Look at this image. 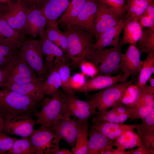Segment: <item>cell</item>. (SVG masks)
<instances>
[{"instance_id":"5b68a950","label":"cell","mask_w":154,"mask_h":154,"mask_svg":"<svg viewBox=\"0 0 154 154\" xmlns=\"http://www.w3.org/2000/svg\"><path fill=\"white\" fill-rule=\"evenodd\" d=\"M62 90L64 100L63 117H70L86 121L98 114L95 103L93 100H82L75 94H67Z\"/></svg>"},{"instance_id":"91938a15","label":"cell","mask_w":154,"mask_h":154,"mask_svg":"<svg viewBox=\"0 0 154 154\" xmlns=\"http://www.w3.org/2000/svg\"><path fill=\"white\" fill-rule=\"evenodd\" d=\"M14 1L13 0H0V3L9 5H11Z\"/></svg>"},{"instance_id":"8992f818","label":"cell","mask_w":154,"mask_h":154,"mask_svg":"<svg viewBox=\"0 0 154 154\" xmlns=\"http://www.w3.org/2000/svg\"><path fill=\"white\" fill-rule=\"evenodd\" d=\"M18 53L35 71L38 77L44 80L47 74L39 40H24L19 47Z\"/></svg>"},{"instance_id":"4316f807","label":"cell","mask_w":154,"mask_h":154,"mask_svg":"<svg viewBox=\"0 0 154 154\" xmlns=\"http://www.w3.org/2000/svg\"><path fill=\"white\" fill-rule=\"evenodd\" d=\"M88 121L83 122L80 125L76 139L73 154H87L88 142Z\"/></svg>"},{"instance_id":"c3c4849f","label":"cell","mask_w":154,"mask_h":154,"mask_svg":"<svg viewBox=\"0 0 154 154\" xmlns=\"http://www.w3.org/2000/svg\"><path fill=\"white\" fill-rule=\"evenodd\" d=\"M58 47L65 53L68 52V40L66 36L62 32H60L58 38Z\"/></svg>"},{"instance_id":"4fadbf2b","label":"cell","mask_w":154,"mask_h":154,"mask_svg":"<svg viewBox=\"0 0 154 154\" xmlns=\"http://www.w3.org/2000/svg\"><path fill=\"white\" fill-rule=\"evenodd\" d=\"M3 132L22 137H29L35 131L37 121L27 117H9L5 119Z\"/></svg>"},{"instance_id":"94428289","label":"cell","mask_w":154,"mask_h":154,"mask_svg":"<svg viewBox=\"0 0 154 154\" xmlns=\"http://www.w3.org/2000/svg\"><path fill=\"white\" fill-rule=\"evenodd\" d=\"M150 85V86L153 88H154V78H150L149 79Z\"/></svg>"},{"instance_id":"7dc6e473","label":"cell","mask_w":154,"mask_h":154,"mask_svg":"<svg viewBox=\"0 0 154 154\" xmlns=\"http://www.w3.org/2000/svg\"><path fill=\"white\" fill-rule=\"evenodd\" d=\"M132 109L120 101L114 106L112 110L117 114H121L129 112Z\"/></svg>"},{"instance_id":"836d02e7","label":"cell","mask_w":154,"mask_h":154,"mask_svg":"<svg viewBox=\"0 0 154 154\" xmlns=\"http://www.w3.org/2000/svg\"><path fill=\"white\" fill-rule=\"evenodd\" d=\"M138 89L139 92V97L134 107L145 106H154V88L147 84Z\"/></svg>"},{"instance_id":"ab89813d","label":"cell","mask_w":154,"mask_h":154,"mask_svg":"<svg viewBox=\"0 0 154 154\" xmlns=\"http://www.w3.org/2000/svg\"><path fill=\"white\" fill-rule=\"evenodd\" d=\"M85 75L82 73H77L71 76L70 85L74 94L85 84L86 81Z\"/></svg>"},{"instance_id":"ffe728a7","label":"cell","mask_w":154,"mask_h":154,"mask_svg":"<svg viewBox=\"0 0 154 154\" xmlns=\"http://www.w3.org/2000/svg\"><path fill=\"white\" fill-rule=\"evenodd\" d=\"M72 0H46L41 8L46 19V26L58 25L57 22Z\"/></svg>"},{"instance_id":"d6a6232c","label":"cell","mask_w":154,"mask_h":154,"mask_svg":"<svg viewBox=\"0 0 154 154\" xmlns=\"http://www.w3.org/2000/svg\"><path fill=\"white\" fill-rule=\"evenodd\" d=\"M18 48L10 44L0 41V68L4 70L17 53Z\"/></svg>"},{"instance_id":"83f0119b","label":"cell","mask_w":154,"mask_h":154,"mask_svg":"<svg viewBox=\"0 0 154 154\" xmlns=\"http://www.w3.org/2000/svg\"><path fill=\"white\" fill-rule=\"evenodd\" d=\"M154 53H153L147 55L143 60L138 80L135 83V86L140 88L146 85L152 74H154Z\"/></svg>"},{"instance_id":"9c48e42d","label":"cell","mask_w":154,"mask_h":154,"mask_svg":"<svg viewBox=\"0 0 154 154\" xmlns=\"http://www.w3.org/2000/svg\"><path fill=\"white\" fill-rule=\"evenodd\" d=\"M29 139L35 154H55L62 139L50 128L42 126L35 129Z\"/></svg>"},{"instance_id":"ac0fdd59","label":"cell","mask_w":154,"mask_h":154,"mask_svg":"<svg viewBox=\"0 0 154 154\" xmlns=\"http://www.w3.org/2000/svg\"><path fill=\"white\" fill-rule=\"evenodd\" d=\"M98 6L97 0H88L76 19L68 26L76 27L93 34L94 21Z\"/></svg>"},{"instance_id":"bcb514c9","label":"cell","mask_w":154,"mask_h":154,"mask_svg":"<svg viewBox=\"0 0 154 154\" xmlns=\"http://www.w3.org/2000/svg\"><path fill=\"white\" fill-rule=\"evenodd\" d=\"M136 125V124H125L123 123L119 127L110 133L106 137L113 141L126 131L132 129H135Z\"/></svg>"},{"instance_id":"6f0895ef","label":"cell","mask_w":154,"mask_h":154,"mask_svg":"<svg viewBox=\"0 0 154 154\" xmlns=\"http://www.w3.org/2000/svg\"><path fill=\"white\" fill-rule=\"evenodd\" d=\"M46 0H35V6L41 7L43 3Z\"/></svg>"},{"instance_id":"9a60e30c","label":"cell","mask_w":154,"mask_h":154,"mask_svg":"<svg viewBox=\"0 0 154 154\" xmlns=\"http://www.w3.org/2000/svg\"><path fill=\"white\" fill-rule=\"evenodd\" d=\"M130 76L128 74L122 73L116 76L97 75L87 80L84 85L76 93H87L99 91L114 84L126 81Z\"/></svg>"},{"instance_id":"8d00e7d4","label":"cell","mask_w":154,"mask_h":154,"mask_svg":"<svg viewBox=\"0 0 154 154\" xmlns=\"http://www.w3.org/2000/svg\"><path fill=\"white\" fill-rule=\"evenodd\" d=\"M123 18L125 14V0H99Z\"/></svg>"},{"instance_id":"7bdbcfd3","label":"cell","mask_w":154,"mask_h":154,"mask_svg":"<svg viewBox=\"0 0 154 154\" xmlns=\"http://www.w3.org/2000/svg\"><path fill=\"white\" fill-rule=\"evenodd\" d=\"M79 67L81 72L85 75L91 76L92 78L97 74V71L95 66L88 61H82L80 64Z\"/></svg>"},{"instance_id":"7a4b0ae2","label":"cell","mask_w":154,"mask_h":154,"mask_svg":"<svg viewBox=\"0 0 154 154\" xmlns=\"http://www.w3.org/2000/svg\"><path fill=\"white\" fill-rule=\"evenodd\" d=\"M62 32L68 40L67 54L70 65L74 69L78 68L80 63L86 59L92 50L94 36L91 33L71 26L65 27Z\"/></svg>"},{"instance_id":"f5cc1de1","label":"cell","mask_w":154,"mask_h":154,"mask_svg":"<svg viewBox=\"0 0 154 154\" xmlns=\"http://www.w3.org/2000/svg\"><path fill=\"white\" fill-rule=\"evenodd\" d=\"M112 154H130L129 151H127L125 150L119 148L116 149L113 148Z\"/></svg>"},{"instance_id":"d6986e66","label":"cell","mask_w":154,"mask_h":154,"mask_svg":"<svg viewBox=\"0 0 154 154\" xmlns=\"http://www.w3.org/2000/svg\"><path fill=\"white\" fill-rule=\"evenodd\" d=\"M44 81L22 84H4L1 89L18 92L28 96L37 101L42 102L46 96L43 90Z\"/></svg>"},{"instance_id":"7c38bea8","label":"cell","mask_w":154,"mask_h":154,"mask_svg":"<svg viewBox=\"0 0 154 154\" xmlns=\"http://www.w3.org/2000/svg\"><path fill=\"white\" fill-rule=\"evenodd\" d=\"M97 1L93 33L96 41L103 33L115 26L122 19L99 0Z\"/></svg>"},{"instance_id":"ba28073f","label":"cell","mask_w":154,"mask_h":154,"mask_svg":"<svg viewBox=\"0 0 154 154\" xmlns=\"http://www.w3.org/2000/svg\"><path fill=\"white\" fill-rule=\"evenodd\" d=\"M62 91L59 89L51 98H45L43 101L41 109L36 116L37 124L50 128L53 122L63 117L64 100Z\"/></svg>"},{"instance_id":"680465c9","label":"cell","mask_w":154,"mask_h":154,"mask_svg":"<svg viewBox=\"0 0 154 154\" xmlns=\"http://www.w3.org/2000/svg\"><path fill=\"white\" fill-rule=\"evenodd\" d=\"M4 119L2 116L0 114V132L2 131L4 123Z\"/></svg>"},{"instance_id":"cb8c5ba5","label":"cell","mask_w":154,"mask_h":154,"mask_svg":"<svg viewBox=\"0 0 154 154\" xmlns=\"http://www.w3.org/2000/svg\"><path fill=\"white\" fill-rule=\"evenodd\" d=\"M24 40L23 33L12 28L0 13V41L19 48Z\"/></svg>"},{"instance_id":"d590c367","label":"cell","mask_w":154,"mask_h":154,"mask_svg":"<svg viewBox=\"0 0 154 154\" xmlns=\"http://www.w3.org/2000/svg\"><path fill=\"white\" fill-rule=\"evenodd\" d=\"M122 123L113 122H98L92 123L90 127L96 129L106 137L110 133L119 127Z\"/></svg>"},{"instance_id":"f1b7e54d","label":"cell","mask_w":154,"mask_h":154,"mask_svg":"<svg viewBox=\"0 0 154 154\" xmlns=\"http://www.w3.org/2000/svg\"><path fill=\"white\" fill-rule=\"evenodd\" d=\"M123 18H139L154 0H126Z\"/></svg>"},{"instance_id":"b9f144b4","label":"cell","mask_w":154,"mask_h":154,"mask_svg":"<svg viewBox=\"0 0 154 154\" xmlns=\"http://www.w3.org/2000/svg\"><path fill=\"white\" fill-rule=\"evenodd\" d=\"M117 114V113L112 109L108 110L104 112L92 116V123L98 122H114Z\"/></svg>"},{"instance_id":"4dcf8cb0","label":"cell","mask_w":154,"mask_h":154,"mask_svg":"<svg viewBox=\"0 0 154 154\" xmlns=\"http://www.w3.org/2000/svg\"><path fill=\"white\" fill-rule=\"evenodd\" d=\"M55 65L58 68L61 81L62 90L66 93L74 94L70 85L71 77L70 62H60Z\"/></svg>"},{"instance_id":"e575fe53","label":"cell","mask_w":154,"mask_h":154,"mask_svg":"<svg viewBox=\"0 0 154 154\" xmlns=\"http://www.w3.org/2000/svg\"><path fill=\"white\" fill-rule=\"evenodd\" d=\"M139 18L140 24L143 28L154 30V1L147 7Z\"/></svg>"},{"instance_id":"30bf717a","label":"cell","mask_w":154,"mask_h":154,"mask_svg":"<svg viewBox=\"0 0 154 154\" xmlns=\"http://www.w3.org/2000/svg\"><path fill=\"white\" fill-rule=\"evenodd\" d=\"M84 121L70 117H63L53 122L50 128L69 145L72 153L74 148L79 127Z\"/></svg>"},{"instance_id":"277c9868","label":"cell","mask_w":154,"mask_h":154,"mask_svg":"<svg viewBox=\"0 0 154 154\" xmlns=\"http://www.w3.org/2000/svg\"><path fill=\"white\" fill-rule=\"evenodd\" d=\"M136 78L114 84L97 92L86 95L87 100L95 102L98 114L112 108L121 101L127 88L135 81Z\"/></svg>"},{"instance_id":"44dd1931","label":"cell","mask_w":154,"mask_h":154,"mask_svg":"<svg viewBox=\"0 0 154 154\" xmlns=\"http://www.w3.org/2000/svg\"><path fill=\"white\" fill-rule=\"evenodd\" d=\"M124 19H121L115 26L103 33L94 43L96 50H101L109 46H115L119 42V36L123 30Z\"/></svg>"},{"instance_id":"484cf974","label":"cell","mask_w":154,"mask_h":154,"mask_svg":"<svg viewBox=\"0 0 154 154\" xmlns=\"http://www.w3.org/2000/svg\"><path fill=\"white\" fill-rule=\"evenodd\" d=\"M61 87L57 67L55 65L48 72L44 80L42 88L45 96L50 97L54 95Z\"/></svg>"},{"instance_id":"f6af8a7d","label":"cell","mask_w":154,"mask_h":154,"mask_svg":"<svg viewBox=\"0 0 154 154\" xmlns=\"http://www.w3.org/2000/svg\"><path fill=\"white\" fill-rule=\"evenodd\" d=\"M137 133L142 140L154 150V132L137 129Z\"/></svg>"},{"instance_id":"5bb4252c","label":"cell","mask_w":154,"mask_h":154,"mask_svg":"<svg viewBox=\"0 0 154 154\" xmlns=\"http://www.w3.org/2000/svg\"><path fill=\"white\" fill-rule=\"evenodd\" d=\"M141 53L136 45H129L125 52L122 53L120 69L123 73H127L132 78H138L142 67Z\"/></svg>"},{"instance_id":"11a10c76","label":"cell","mask_w":154,"mask_h":154,"mask_svg":"<svg viewBox=\"0 0 154 154\" xmlns=\"http://www.w3.org/2000/svg\"><path fill=\"white\" fill-rule=\"evenodd\" d=\"M27 7L35 6V0H21Z\"/></svg>"},{"instance_id":"db71d44e","label":"cell","mask_w":154,"mask_h":154,"mask_svg":"<svg viewBox=\"0 0 154 154\" xmlns=\"http://www.w3.org/2000/svg\"><path fill=\"white\" fill-rule=\"evenodd\" d=\"M73 154L71 151L69 149L63 148L58 149L56 153L55 154Z\"/></svg>"},{"instance_id":"7402d4cb","label":"cell","mask_w":154,"mask_h":154,"mask_svg":"<svg viewBox=\"0 0 154 154\" xmlns=\"http://www.w3.org/2000/svg\"><path fill=\"white\" fill-rule=\"evenodd\" d=\"M88 134L87 154H103L106 149L113 147L112 141L94 128L90 127Z\"/></svg>"},{"instance_id":"603a6c76","label":"cell","mask_w":154,"mask_h":154,"mask_svg":"<svg viewBox=\"0 0 154 154\" xmlns=\"http://www.w3.org/2000/svg\"><path fill=\"white\" fill-rule=\"evenodd\" d=\"M123 19V34L121 38L124 44L136 45L142 35L143 28L140 24L139 18L127 17Z\"/></svg>"},{"instance_id":"f546056e","label":"cell","mask_w":154,"mask_h":154,"mask_svg":"<svg viewBox=\"0 0 154 154\" xmlns=\"http://www.w3.org/2000/svg\"><path fill=\"white\" fill-rule=\"evenodd\" d=\"M136 46L141 54L144 53L147 55L154 53V30L143 28L142 35Z\"/></svg>"},{"instance_id":"8fae6325","label":"cell","mask_w":154,"mask_h":154,"mask_svg":"<svg viewBox=\"0 0 154 154\" xmlns=\"http://www.w3.org/2000/svg\"><path fill=\"white\" fill-rule=\"evenodd\" d=\"M44 30L39 34V40L41 46L45 68L48 74L56 64L70 61L67 54L48 38Z\"/></svg>"},{"instance_id":"3957f363","label":"cell","mask_w":154,"mask_h":154,"mask_svg":"<svg viewBox=\"0 0 154 154\" xmlns=\"http://www.w3.org/2000/svg\"><path fill=\"white\" fill-rule=\"evenodd\" d=\"M124 43L121 38L115 46L101 50H96L93 52L91 62L95 66L97 74L112 76L120 69Z\"/></svg>"},{"instance_id":"1f68e13d","label":"cell","mask_w":154,"mask_h":154,"mask_svg":"<svg viewBox=\"0 0 154 154\" xmlns=\"http://www.w3.org/2000/svg\"><path fill=\"white\" fill-rule=\"evenodd\" d=\"M9 154H35V150L31 145L29 137H22L17 139L11 149L8 152Z\"/></svg>"},{"instance_id":"816d5d0a","label":"cell","mask_w":154,"mask_h":154,"mask_svg":"<svg viewBox=\"0 0 154 154\" xmlns=\"http://www.w3.org/2000/svg\"><path fill=\"white\" fill-rule=\"evenodd\" d=\"M6 75L4 70L0 68V88L5 82Z\"/></svg>"},{"instance_id":"9f6ffc18","label":"cell","mask_w":154,"mask_h":154,"mask_svg":"<svg viewBox=\"0 0 154 154\" xmlns=\"http://www.w3.org/2000/svg\"><path fill=\"white\" fill-rule=\"evenodd\" d=\"M9 5L0 3V13H2L8 8Z\"/></svg>"},{"instance_id":"52a82bcc","label":"cell","mask_w":154,"mask_h":154,"mask_svg":"<svg viewBox=\"0 0 154 154\" xmlns=\"http://www.w3.org/2000/svg\"><path fill=\"white\" fill-rule=\"evenodd\" d=\"M4 70L6 77L4 84H22L44 81L38 77L18 52Z\"/></svg>"},{"instance_id":"6125c7cd","label":"cell","mask_w":154,"mask_h":154,"mask_svg":"<svg viewBox=\"0 0 154 154\" xmlns=\"http://www.w3.org/2000/svg\"></svg>"},{"instance_id":"6da1fadb","label":"cell","mask_w":154,"mask_h":154,"mask_svg":"<svg viewBox=\"0 0 154 154\" xmlns=\"http://www.w3.org/2000/svg\"><path fill=\"white\" fill-rule=\"evenodd\" d=\"M42 102L15 92L0 88V114L4 120L14 117L33 119L41 107Z\"/></svg>"},{"instance_id":"74e56055","label":"cell","mask_w":154,"mask_h":154,"mask_svg":"<svg viewBox=\"0 0 154 154\" xmlns=\"http://www.w3.org/2000/svg\"><path fill=\"white\" fill-rule=\"evenodd\" d=\"M141 120V123L136 124L135 128L141 130L154 132V109Z\"/></svg>"},{"instance_id":"2e32d148","label":"cell","mask_w":154,"mask_h":154,"mask_svg":"<svg viewBox=\"0 0 154 154\" xmlns=\"http://www.w3.org/2000/svg\"><path fill=\"white\" fill-rule=\"evenodd\" d=\"M27 8L21 0L14 1L2 14L12 28L23 33L26 23Z\"/></svg>"},{"instance_id":"f35d334b","label":"cell","mask_w":154,"mask_h":154,"mask_svg":"<svg viewBox=\"0 0 154 154\" xmlns=\"http://www.w3.org/2000/svg\"><path fill=\"white\" fill-rule=\"evenodd\" d=\"M17 139L3 132H0V154L8 152Z\"/></svg>"},{"instance_id":"d4e9b609","label":"cell","mask_w":154,"mask_h":154,"mask_svg":"<svg viewBox=\"0 0 154 154\" xmlns=\"http://www.w3.org/2000/svg\"><path fill=\"white\" fill-rule=\"evenodd\" d=\"M88 1L72 0L67 9L58 19L57 22L58 27H68L76 19Z\"/></svg>"},{"instance_id":"ee69618b","label":"cell","mask_w":154,"mask_h":154,"mask_svg":"<svg viewBox=\"0 0 154 154\" xmlns=\"http://www.w3.org/2000/svg\"><path fill=\"white\" fill-rule=\"evenodd\" d=\"M45 31L48 38L58 47V38L61 31L58 25L46 26Z\"/></svg>"},{"instance_id":"60d3db41","label":"cell","mask_w":154,"mask_h":154,"mask_svg":"<svg viewBox=\"0 0 154 154\" xmlns=\"http://www.w3.org/2000/svg\"><path fill=\"white\" fill-rule=\"evenodd\" d=\"M154 109V106H141L132 108L130 118L131 121L135 119H142L147 116Z\"/></svg>"},{"instance_id":"f907efd6","label":"cell","mask_w":154,"mask_h":154,"mask_svg":"<svg viewBox=\"0 0 154 154\" xmlns=\"http://www.w3.org/2000/svg\"><path fill=\"white\" fill-rule=\"evenodd\" d=\"M132 110V108L129 112L121 114H117L114 122L117 123H123L128 119L130 118Z\"/></svg>"},{"instance_id":"681fc988","label":"cell","mask_w":154,"mask_h":154,"mask_svg":"<svg viewBox=\"0 0 154 154\" xmlns=\"http://www.w3.org/2000/svg\"><path fill=\"white\" fill-rule=\"evenodd\" d=\"M130 154H154V150L145 147H139L137 149L129 151Z\"/></svg>"},{"instance_id":"e0dca14e","label":"cell","mask_w":154,"mask_h":154,"mask_svg":"<svg viewBox=\"0 0 154 154\" xmlns=\"http://www.w3.org/2000/svg\"><path fill=\"white\" fill-rule=\"evenodd\" d=\"M47 21L41 7H27L26 21L24 32L36 37L47 26Z\"/></svg>"}]
</instances>
